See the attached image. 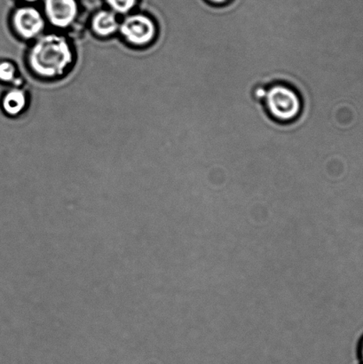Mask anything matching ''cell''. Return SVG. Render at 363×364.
Returning <instances> with one entry per match:
<instances>
[{
    "mask_svg": "<svg viewBox=\"0 0 363 364\" xmlns=\"http://www.w3.org/2000/svg\"><path fill=\"white\" fill-rule=\"evenodd\" d=\"M114 13L126 14L136 6L137 0H106Z\"/></svg>",
    "mask_w": 363,
    "mask_h": 364,
    "instance_id": "9",
    "label": "cell"
},
{
    "mask_svg": "<svg viewBox=\"0 0 363 364\" xmlns=\"http://www.w3.org/2000/svg\"><path fill=\"white\" fill-rule=\"evenodd\" d=\"M119 31L130 45L144 46L155 41L158 28L151 17L143 14H134L122 21Z\"/></svg>",
    "mask_w": 363,
    "mask_h": 364,
    "instance_id": "3",
    "label": "cell"
},
{
    "mask_svg": "<svg viewBox=\"0 0 363 364\" xmlns=\"http://www.w3.org/2000/svg\"><path fill=\"white\" fill-rule=\"evenodd\" d=\"M210 5L215 6H225L227 4H229L231 0H206Z\"/></svg>",
    "mask_w": 363,
    "mask_h": 364,
    "instance_id": "10",
    "label": "cell"
},
{
    "mask_svg": "<svg viewBox=\"0 0 363 364\" xmlns=\"http://www.w3.org/2000/svg\"><path fill=\"white\" fill-rule=\"evenodd\" d=\"M261 101L266 113L280 124L294 122L303 110V100L300 92L293 85L283 82L265 87Z\"/></svg>",
    "mask_w": 363,
    "mask_h": 364,
    "instance_id": "2",
    "label": "cell"
},
{
    "mask_svg": "<svg viewBox=\"0 0 363 364\" xmlns=\"http://www.w3.org/2000/svg\"><path fill=\"white\" fill-rule=\"evenodd\" d=\"M23 1L28 3H34L38 1V0H23Z\"/></svg>",
    "mask_w": 363,
    "mask_h": 364,
    "instance_id": "12",
    "label": "cell"
},
{
    "mask_svg": "<svg viewBox=\"0 0 363 364\" xmlns=\"http://www.w3.org/2000/svg\"><path fill=\"white\" fill-rule=\"evenodd\" d=\"M73 50L65 37L55 33L43 35L28 51L30 70L45 80H55L66 74L73 63Z\"/></svg>",
    "mask_w": 363,
    "mask_h": 364,
    "instance_id": "1",
    "label": "cell"
},
{
    "mask_svg": "<svg viewBox=\"0 0 363 364\" xmlns=\"http://www.w3.org/2000/svg\"><path fill=\"white\" fill-rule=\"evenodd\" d=\"M120 24L113 11L102 10L96 13L92 18V31L96 36L101 38L112 37L119 31Z\"/></svg>",
    "mask_w": 363,
    "mask_h": 364,
    "instance_id": "7",
    "label": "cell"
},
{
    "mask_svg": "<svg viewBox=\"0 0 363 364\" xmlns=\"http://www.w3.org/2000/svg\"><path fill=\"white\" fill-rule=\"evenodd\" d=\"M0 84H12L13 87H20L23 85V77L18 75V68L12 60H0Z\"/></svg>",
    "mask_w": 363,
    "mask_h": 364,
    "instance_id": "8",
    "label": "cell"
},
{
    "mask_svg": "<svg viewBox=\"0 0 363 364\" xmlns=\"http://www.w3.org/2000/svg\"><path fill=\"white\" fill-rule=\"evenodd\" d=\"M12 28L18 37L31 41L39 37L45 30V21L42 14L33 6L19 7L11 18Z\"/></svg>",
    "mask_w": 363,
    "mask_h": 364,
    "instance_id": "4",
    "label": "cell"
},
{
    "mask_svg": "<svg viewBox=\"0 0 363 364\" xmlns=\"http://www.w3.org/2000/svg\"><path fill=\"white\" fill-rule=\"evenodd\" d=\"M28 103L27 92L20 87H12L4 92L0 108L7 117H16L25 112Z\"/></svg>",
    "mask_w": 363,
    "mask_h": 364,
    "instance_id": "6",
    "label": "cell"
},
{
    "mask_svg": "<svg viewBox=\"0 0 363 364\" xmlns=\"http://www.w3.org/2000/svg\"><path fill=\"white\" fill-rule=\"evenodd\" d=\"M44 10L49 23L62 30L70 27L78 16L77 0H45Z\"/></svg>",
    "mask_w": 363,
    "mask_h": 364,
    "instance_id": "5",
    "label": "cell"
},
{
    "mask_svg": "<svg viewBox=\"0 0 363 364\" xmlns=\"http://www.w3.org/2000/svg\"><path fill=\"white\" fill-rule=\"evenodd\" d=\"M357 352L359 360H360V363L363 364V336L360 342H359Z\"/></svg>",
    "mask_w": 363,
    "mask_h": 364,
    "instance_id": "11",
    "label": "cell"
}]
</instances>
